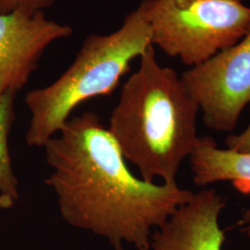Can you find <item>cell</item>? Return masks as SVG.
Returning <instances> with one entry per match:
<instances>
[{
    "mask_svg": "<svg viewBox=\"0 0 250 250\" xmlns=\"http://www.w3.org/2000/svg\"><path fill=\"white\" fill-rule=\"evenodd\" d=\"M52 169L45 184L70 225L105 238L114 250L125 244L150 250L152 231L194 193L177 183L136 178L96 113L70 118L43 146Z\"/></svg>",
    "mask_w": 250,
    "mask_h": 250,
    "instance_id": "1",
    "label": "cell"
},
{
    "mask_svg": "<svg viewBox=\"0 0 250 250\" xmlns=\"http://www.w3.org/2000/svg\"><path fill=\"white\" fill-rule=\"evenodd\" d=\"M139 59V68L123 85L107 130L142 180L173 184L198 143L199 107L176 72L158 62L153 45Z\"/></svg>",
    "mask_w": 250,
    "mask_h": 250,
    "instance_id": "2",
    "label": "cell"
},
{
    "mask_svg": "<svg viewBox=\"0 0 250 250\" xmlns=\"http://www.w3.org/2000/svg\"><path fill=\"white\" fill-rule=\"evenodd\" d=\"M151 45V30L139 7L115 32L87 36L61 77L27 93L24 102L31 114L27 145L43 147L83 102L112 93L132 62Z\"/></svg>",
    "mask_w": 250,
    "mask_h": 250,
    "instance_id": "3",
    "label": "cell"
},
{
    "mask_svg": "<svg viewBox=\"0 0 250 250\" xmlns=\"http://www.w3.org/2000/svg\"><path fill=\"white\" fill-rule=\"evenodd\" d=\"M243 0H144L152 45L191 67L237 44L250 28Z\"/></svg>",
    "mask_w": 250,
    "mask_h": 250,
    "instance_id": "4",
    "label": "cell"
},
{
    "mask_svg": "<svg viewBox=\"0 0 250 250\" xmlns=\"http://www.w3.org/2000/svg\"><path fill=\"white\" fill-rule=\"evenodd\" d=\"M182 83L217 132H232L250 104V28L241 40L205 62L191 67Z\"/></svg>",
    "mask_w": 250,
    "mask_h": 250,
    "instance_id": "5",
    "label": "cell"
},
{
    "mask_svg": "<svg viewBox=\"0 0 250 250\" xmlns=\"http://www.w3.org/2000/svg\"><path fill=\"white\" fill-rule=\"evenodd\" d=\"M72 35L44 12H0V96L22 89L45 50Z\"/></svg>",
    "mask_w": 250,
    "mask_h": 250,
    "instance_id": "6",
    "label": "cell"
},
{
    "mask_svg": "<svg viewBox=\"0 0 250 250\" xmlns=\"http://www.w3.org/2000/svg\"><path fill=\"white\" fill-rule=\"evenodd\" d=\"M225 206L215 189L194 193L152 232L150 250H222L225 234L219 216Z\"/></svg>",
    "mask_w": 250,
    "mask_h": 250,
    "instance_id": "7",
    "label": "cell"
},
{
    "mask_svg": "<svg viewBox=\"0 0 250 250\" xmlns=\"http://www.w3.org/2000/svg\"><path fill=\"white\" fill-rule=\"evenodd\" d=\"M189 161L194 183L204 187L216 182L232 181L236 185L250 186V153L221 149L210 137H199ZM238 225L242 232L250 236V209L242 217Z\"/></svg>",
    "mask_w": 250,
    "mask_h": 250,
    "instance_id": "8",
    "label": "cell"
},
{
    "mask_svg": "<svg viewBox=\"0 0 250 250\" xmlns=\"http://www.w3.org/2000/svg\"><path fill=\"white\" fill-rule=\"evenodd\" d=\"M7 93L0 96V196L13 203L19 199V181L12 168L9 135L14 121V97Z\"/></svg>",
    "mask_w": 250,
    "mask_h": 250,
    "instance_id": "9",
    "label": "cell"
},
{
    "mask_svg": "<svg viewBox=\"0 0 250 250\" xmlns=\"http://www.w3.org/2000/svg\"><path fill=\"white\" fill-rule=\"evenodd\" d=\"M56 0H0V12L6 13L11 11L25 12H45L51 8Z\"/></svg>",
    "mask_w": 250,
    "mask_h": 250,
    "instance_id": "10",
    "label": "cell"
},
{
    "mask_svg": "<svg viewBox=\"0 0 250 250\" xmlns=\"http://www.w3.org/2000/svg\"><path fill=\"white\" fill-rule=\"evenodd\" d=\"M228 149L239 153H250V125L241 134L230 135L225 140Z\"/></svg>",
    "mask_w": 250,
    "mask_h": 250,
    "instance_id": "11",
    "label": "cell"
}]
</instances>
